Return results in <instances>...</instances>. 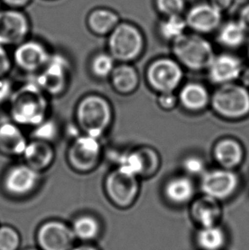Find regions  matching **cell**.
<instances>
[{
  "mask_svg": "<svg viewBox=\"0 0 249 250\" xmlns=\"http://www.w3.org/2000/svg\"><path fill=\"white\" fill-rule=\"evenodd\" d=\"M20 125L15 122L0 125V152L6 156H22L27 146Z\"/></svg>",
  "mask_w": 249,
  "mask_h": 250,
  "instance_id": "ac0fdd59",
  "label": "cell"
},
{
  "mask_svg": "<svg viewBox=\"0 0 249 250\" xmlns=\"http://www.w3.org/2000/svg\"><path fill=\"white\" fill-rule=\"evenodd\" d=\"M51 58L47 49L37 41H25L18 44L14 52V62L27 73H39Z\"/></svg>",
  "mask_w": 249,
  "mask_h": 250,
  "instance_id": "7c38bea8",
  "label": "cell"
},
{
  "mask_svg": "<svg viewBox=\"0 0 249 250\" xmlns=\"http://www.w3.org/2000/svg\"><path fill=\"white\" fill-rule=\"evenodd\" d=\"M214 157L224 168H233L238 166L243 161V147L235 139H223L216 145Z\"/></svg>",
  "mask_w": 249,
  "mask_h": 250,
  "instance_id": "ffe728a7",
  "label": "cell"
},
{
  "mask_svg": "<svg viewBox=\"0 0 249 250\" xmlns=\"http://www.w3.org/2000/svg\"><path fill=\"white\" fill-rule=\"evenodd\" d=\"M139 151L141 152L143 159H144V163H145L144 174L145 175L151 174L155 172L158 167L159 161L156 153L154 150L148 149V148H143V149H139Z\"/></svg>",
  "mask_w": 249,
  "mask_h": 250,
  "instance_id": "836d02e7",
  "label": "cell"
},
{
  "mask_svg": "<svg viewBox=\"0 0 249 250\" xmlns=\"http://www.w3.org/2000/svg\"><path fill=\"white\" fill-rule=\"evenodd\" d=\"M22 156L25 164L41 172L50 167L53 163L55 151L51 143L35 139L27 143Z\"/></svg>",
  "mask_w": 249,
  "mask_h": 250,
  "instance_id": "e0dca14e",
  "label": "cell"
},
{
  "mask_svg": "<svg viewBox=\"0 0 249 250\" xmlns=\"http://www.w3.org/2000/svg\"><path fill=\"white\" fill-rule=\"evenodd\" d=\"M4 3L9 4L10 6H22L29 0H3Z\"/></svg>",
  "mask_w": 249,
  "mask_h": 250,
  "instance_id": "60d3db41",
  "label": "cell"
},
{
  "mask_svg": "<svg viewBox=\"0 0 249 250\" xmlns=\"http://www.w3.org/2000/svg\"><path fill=\"white\" fill-rule=\"evenodd\" d=\"M41 181V172L27 164L10 167L3 177V187L9 195L25 196L35 190Z\"/></svg>",
  "mask_w": 249,
  "mask_h": 250,
  "instance_id": "30bf717a",
  "label": "cell"
},
{
  "mask_svg": "<svg viewBox=\"0 0 249 250\" xmlns=\"http://www.w3.org/2000/svg\"><path fill=\"white\" fill-rule=\"evenodd\" d=\"M118 168L137 177L144 174L145 163L139 149L137 151L124 153L118 160Z\"/></svg>",
  "mask_w": 249,
  "mask_h": 250,
  "instance_id": "f1b7e54d",
  "label": "cell"
},
{
  "mask_svg": "<svg viewBox=\"0 0 249 250\" xmlns=\"http://www.w3.org/2000/svg\"></svg>",
  "mask_w": 249,
  "mask_h": 250,
  "instance_id": "ee69618b",
  "label": "cell"
},
{
  "mask_svg": "<svg viewBox=\"0 0 249 250\" xmlns=\"http://www.w3.org/2000/svg\"><path fill=\"white\" fill-rule=\"evenodd\" d=\"M13 87L11 82L4 77H0V104L7 101H10L13 94Z\"/></svg>",
  "mask_w": 249,
  "mask_h": 250,
  "instance_id": "d590c367",
  "label": "cell"
},
{
  "mask_svg": "<svg viewBox=\"0 0 249 250\" xmlns=\"http://www.w3.org/2000/svg\"><path fill=\"white\" fill-rule=\"evenodd\" d=\"M155 7L164 17L182 16L186 0H155Z\"/></svg>",
  "mask_w": 249,
  "mask_h": 250,
  "instance_id": "4dcf8cb0",
  "label": "cell"
},
{
  "mask_svg": "<svg viewBox=\"0 0 249 250\" xmlns=\"http://www.w3.org/2000/svg\"><path fill=\"white\" fill-rule=\"evenodd\" d=\"M238 186V178L229 169H216L206 172L201 187L206 196L213 199H226L231 196Z\"/></svg>",
  "mask_w": 249,
  "mask_h": 250,
  "instance_id": "8fae6325",
  "label": "cell"
},
{
  "mask_svg": "<svg viewBox=\"0 0 249 250\" xmlns=\"http://www.w3.org/2000/svg\"><path fill=\"white\" fill-rule=\"evenodd\" d=\"M11 59L4 45L0 44V77L6 76L11 68Z\"/></svg>",
  "mask_w": 249,
  "mask_h": 250,
  "instance_id": "8d00e7d4",
  "label": "cell"
},
{
  "mask_svg": "<svg viewBox=\"0 0 249 250\" xmlns=\"http://www.w3.org/2000/svg\"><path fill=\"white\" fill-rule=\"evenodd\" d=\"M145 45L141 31L132 24L119 23L108 38V50L116 61L126 63L141 54Z\"/></svg>",
  "mask_w": 249,
  "mask_h": 250,
  "instance_id": "277c9868",
  "label": "cell"
},
{
  "mask_svg": "<svg viewBox=\"0 0 249 250\" xmlns=\"http://www.w3.org/2000/svg\"><path fill=\"white\" fill-rule=\"evenodd\" d=\"M19 245V236L13 228H0V250H16Z\"/></svg>",
  "mask_w": 249,
  "mask_h": 250,
  "instance_id": "1f68e13d",
  "label": "cell"
},
{
  "mask_svg": "<svg viewBox=\"0 0 249 250\" xmlns=\"http://www.w3.org/2000/svg\"><path fill=\"white\" fill-rule=\"evenodd\" d=\"M172 51L177 59L192 70L208 68L215 57L212 44L198 34H184L173 42Z\"/></svg>",
  "mask_w": 249,
  "mask_h": 250,
  "instance_id": "3957f363",
  "label": "cell"
},
{
  "mask_svg": "<svg viewBox=\"0 0 249 250\" xmlns=\"http://www.w3.org/2000/svg\"><path fill=\"white\" fill-rule=\"evenodd\" d=\"M233 2L234 0H209L208 3L223 12L228 10L232 5Z\"/></svg>",
  "mask_w": 249,
  "mask_h": 250,
  "instance_id": "ab89813d",
  "label": "cell"
},
{
  "mask_svg": "<svg viewBox=\"0 0 249 250\" xmlns=\"http://www.w3.org/2000/svg\"><path fill=\"white\" fill-rule=\"evenodd\" d=\"M73 232L82 240H91L98 236L100 226L98 220L91 215H82L74 221Z\"/></svg>",
  "mask_w": 249,
  "mask_h": 250,
  "instance_id": "83f0119b",
  "label": "cell"
},
{
  "mask_svg": "<svg viewBox=\"0 0 249 250\" xmlns=\"http://www.w3.org/2000/svg\"><path fill=\"white\" fill-rule=\"evenodd\" d=\"M183 166L188 173L195 175L204 172L205 164L201 158L196 156H189L184 161Z\"/></svg>",
  "mask_w": 249,
  "mask_h": 250,
  "instance_id": "e575fe53",
  "label": "cell"
},
{
  "mask_svg": "<svg viewBox=\"0 0 249 250\" xmlns=\"http://www.w3.org/2000/svg\"><path fill=\"white\" fill-rule=\"evenodd\" d=\"M76 122L84 134L100 139L113 120L111 104L100 95L85 96L76 107Z\"/></svg>",
  "mask_w": 249,
  "mask_h": 250,
  "instance_id": "7a4b0ae2",
  "label": "cell"
},
{
  "mask_svg": "<svg viewBox=\"0 0 249 250\" xmlns=\"http://www.w3.org/2000/svg\"><path fill=\"white\" fill-rule=\"evenodd\" d=\"M113 87L122 94H129L136 90L138 84V75L132 66L127 63L115 66L110 75Z\"/></svg>",
  "mask_w": 249,
  "mask_h": 250,
  "instance_id": "44dd1931",
  "label": "cell"
},
{
  "mask_svg": "<svg viewBox=\"0 0 249 250\" xmlns=\"http://www.w3.org/2000/svg\"><path fill=\"white\" fill-rule=\"evenodd\" d=\"M209 77L216 84L231 83L239 77L243 65L238 58L230 54L215 56L209 66Z\"/></svg>",
  "mask_w": 249,
  "mask_h": 250,
  "instance_id": "2e32d148",
  "label": "cell"
},
{
  "mask_svg": "<svg viewBox=\"0 0 249 250\" xmlns=\"http://www.w3.org/2000/svg\"><path fill=\"white\" fill-rule=\"evenodd\" d=\"M187 27L186 18L182 16L166 17L159 24V34L165 41L173 43L186 34Z\"/></svg>",
  "mask_w": 249,
  "mask_h": 250,
  "instance_id": "4316f807",
  "label": "cell"
},
{
  "mask_svg": "<svg viewBox=\"0 0 249 250\" xmlns=\"http://www.w3.org/2000/svg\"><path fill=\"white\" fill-rule=\"evenodd\" d=\"M27 32L28 22L23 14L17 10L0 11V44H21Z\"/></svg>",
  "mask_w": 249,
  "mask_h": 250,
  "instance_id": "5bb4252c",
  "label": "cell"
},
{
  "mask_svg": "<svg viewBox=\"0 0 249 250\" xmlns=\"http://www.w3.org/2000/svg\"><path fill=\"white\" fill-rule=\"evenodd\" d=\"M176 97L172 92H164L159 98V104L165 109H171L176 104Z\"/></svg>",
  "mask_w": 249,
  "mask_h": 250,
  "instance_id": "74e56055",
  "label": "cell"
},
{
  "mask_svg": "<svg viewBox=\"0 0 249 250\" xmlns=\"http://www.w3.org/2000/svg\"><path fill=\"white\" fill-rule=\"evenodd\" d=\"M89 26L98 34H110L119 24V17L111 10L99 9L89 17Z\"/></svg>",
  "mask_w": 249,
  "mask_h": 250,
  "instance_id": "484cf974",
  "label": "cell"
},
{
  "mask_svg": "<svg viewBox=\"0 0 249 250\" xmlns=\"http://www.w3.org/2000/svg\"><path fill=\"white\" fill-rule=\"evenodd\" d=\"M179 99L185 108L196 111L205 108L209 102V94L203 85L195 83L187 84L179 93Z\"/></svg>",
  "mask_w": 249,
  "mask_h": 250,
  "instance_id": "603a6c76",
  "label": "cell"
},
{
  "mask_svg": "<svg viewBox=\"0 0 249 250\" xmlns=\"http://www.w3.org/2000/svg\"><path fill=\"white\" fill-rule=\"evenodd\" d=\"M115 61L109 53L98 54L91 61V73L98 79L109 78L115 68Z\"/></svg>",
  "mask_w": 249,
  "mask_h": 250,
  "instance_id": "f546056e",
  "label": "cell"
},
{
  "mask_svg": "<svg viewBox=\"0 0 249 250\" xmlns=\"http://www.w3.org/2000/svg\"><path fill=\"white\" fill-rule=\"evenodd\" d=\"M218 30L219 44L226 47H240L246 41L248 32L237 20L229 21L221 24Z\"/></svg>",
  "mask_w": 249,
  "mask_h": 250,
  "instance_id": "cb8c5ba5",
  "label": "cell"
},
{
  "mask_svg": "<svg viewBox=\"0 0 249 250\" xmlns=\"http://www.w3.org/2000/svg\"><path fill=\"white\" fill-rule=\"evenodd\" d=\"M10 104L11 118L18 125L35 127L47 119L46 93L36 82L24 84L14 91Z\"/></svg>",
  "mask_w": 249,
  "mask_h": 250,
  "instance_id": "6da1fadb",
  "label": "cell"
},
{
  "mask_svg": "<svg viewBox=\"0 0 249 250\" xmlns=\"http://www.w3.org/2000/svg\"><path fill=\"white\" fill-rule=\"evenodd\" d=\"M226 240V231L218 225L201 227L195 236L196 244L201 250H222Z\"/></svg>",
  "mask_w": 249,
  "mask_h": 250,
  "instance_id": "7402d4cb",
  "label": "cell"
},
{
  "mask_svg": "<svg viewBox=\"0 0 249 250\" xmlns=\"http://www.w3.org/2000/svg\"><path fill=\"white\" fill-rule=\"evenodd\" d=\"M191 215L201 227H212L219 221L221 209L217 200L205 195L193 203Z\"/></svg>",
  "mask_w": 249,
  "mask_h": 250,
  "instance_id": "d6986e66",
  "label": "cell"
},
{
  "mask_svg": "<svg viewBox=\"0 0 249 250\" xmlns=\"http://www.w3.org/2000/svg\"><path fill=\"white\" fill-rule=\"evenodd\" d=\"M183 72L177 62L161 58L152 62L147 71L148 83L161 93L172 92L182 81Z\"/></svg>",
  "mask_w": 249,
  "mask_h": 250,
  "instance_id": "9c48e42d",
  "label": "cell"
},
{
  "mask_svg": "<svg viewBox=\"0 0 249 250\" xmlns=\"http://www.w3.org/2000/svg\"><path fill=\"white\" fill-rule=\"evenodd\" d=\"M185 18L188 27L199 34L212 33L222 24V12L209 3L195 4Z\"/></svg>",
  "mask_w": 249,
  "mask_h": 250,
  "instance_id": "4fadbf2b",
  "label": "cell"
},
{
  "mask_svg": "<svg viewBox=\"0 0 249 250\" xmlns=\"http://www.w3.org/2000/svg\"><path fill=\"white\" fill-rule=\"evenodd\" d=\"M216 113L229 119L242 118L249 113V92L239 84H221L211 98Z\"/></svg>",
  "mask_w": 249,
  "mask_h": 250,
  "instance_id": "5b68a950",
  "label": "cell"
},
{
  "mask_svg": "<svg viewBox=\"0 0 249 250\" xmlns=\"http://www.w3.org/2000/svg\"><path fill=\"white\" fill-rule=\"evenodd\" d=\"M69 62L62 55H51L47 63L38 73L36 84L46 94L58 96L65 91L70 79Z\"/></svg>",
  "mask_w": 249,
  "mask_h": 250,
  "instance_id": "52a82bcc",
  "label": "cell"
},
{
  "mask_svg": "<svg viewBox=\"0 0 249 250\" xmlns=\"http://www.w3.org/2000/svg\"><path fill=\"white\" fill-rule=\"evenodd\" d=\"M100 140L92 136L82 134L73 140L67 150V162L74 171L81 173L91 172L100 163Z\"/></svg>",
  "mask_w": 249,
  "mask_h": 250,
  "instance_id": "8992f818",
  "label": "cell"
},
{
  "mask_svg": "<svg viewBox=\"0 0 249 250\" xmlns=\"http://www.w3.org/2000/svg\"><path fill=\"white\" fill-rule=\"evenodd\" d=\"M72 250H97L91 247H86V246H83V247L76 248Z\"/></svg>",
  "mask_w": 249,
  "mask_h": 250,
  "instance_id": "b9f144b4",
  "label": "cell"
},
{
  "mask_svg": "<svg viewBox=\"0 0 249 250\" xmlns=\"http://www.w3.org/2000/svg\"><path fill=\"white\" fill-rule=\"evenodd\" d=\"M105 191L109 200L116 206L127 208L134 202L138 195L137 177L117 167L107 176Z\"/></svg>",
  "mask_w": 249,
  "mask_h": 250,
  "instance_id": "ba28073f",
  "label": "cell"
},
{
  "mask_svg": "<svg viewBox=\"0 0 249 250\" xmlns=\"http://www.w3.org/2000/svg\"><path fill=\"white\" fill-rule=\"evenodd\" d=\"M195 188L190 179L178 177L171 179L165 187L166 196L172 203L182 204L187 203L194 196Z\"/></svg>",
  "mask_w": 249,
  "mask_h": 250,
  "instance_id": "d4e9b609",
  "label": "cell"
},
{
  "mask_svg": "<svg viewBox=\"0 0 249 250\" xmlns=\"http://www.w3.org/2000/svg\"><path fill=\"white\" fill-rule=\"evenodd\" d=\"M237 21L243 25L244 28L246 29L247 32H249V3L245 4L244 6L241 9L238 14V18Z\"/></svg>",
  "mask_w": 249,
  "mask_h": 250,
  "instance_id": "f35d334b",
  "label": "cell"
},
{
  "mask_svg": "<svg viewBox=\"0 0 249 250\" xmlns=\"http://www.w3.org/2000/svg\"><path fill=\"white\" fill-rule=\"evenodd\" d=\"M74 236L73 230L59 221L44 224L38 234V239L44 250H69Z\"/></svg>",
  "mask_w": 249,
  "mask_h": 250,
  "instance_id": "9a60e30c",
  "label": "cell"
},
{
  "mask_svg": "<svg viewBox=\"0 0 249 250\" xmlns=\"http://www.w3.org/2000/svg\"><path fill=\"white\" fill-rule=\"evenodd\" d=\"M35 139L51 142L57 135V125L53 122L45 119L44 122L34 127Z\"/></svg>",
  "mask_w": 249,
  "mask_h": 250,
  "instance_id": "d6a6232c",
  "label": "cell"
},
{
  "mask_svg": "<svg viewBox=\"0 0 249 250\" xmlns=\"http://www.w3.org/2000/svg\"><path fill=\"white\" fill-rule=\"evenodd\" d=\"M248 52H249V47H248Z\"/></svg>",
  "mask_w": 249,
  "mask_h": 250,
  "instance_id": "7bdbcfd3",
  "label": "cell"
}]
</instances>
